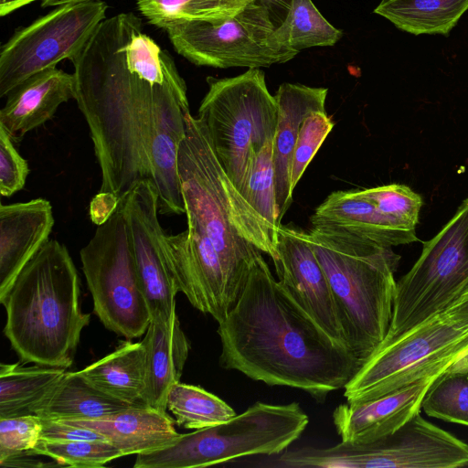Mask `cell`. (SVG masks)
Listing matches in <instances>:
<instances>
[{"instance_id":"obj_30","label":"cell","mask_w":468,"mask_h":468,"mask_svg":"<svg viewBox=\"0 0 468 468\" xmlns=\"http://www.w3.org/2000/svg\"><path fill=\"white\" fill-rule=\"evenodd\" d=\"M421 409L431 417L468 426V361L452 367L433 381Z\"/></svg>"},{"instance_id":"obj_23","label":"cell","mask_w":468,"mask_h":468,"mask_svg":"<svg viewBox=\"0 0 468 468\" xmlns=\"http://www.w3.org/2000/svg\"><path fill=\"white\" fill-rule=\"evenodd\" d=\"M137 405L117 399L92 386L79 371L65 372L33 410L42 420H96Z\"/></svg>"},{"instance_id":"obj_26","label":"cell","mask_w":468,"mask_h":468,"mask_svg":"<svg viewBox=\"0 0 468 468\" xmlns=\"http://www.w3.org/2000/svg\"><path fill=\"white\" fill-rule=\"evenodd\" d=\"M66 368L19 363L0 365V418L33 414L52 391Z\"/></svg>"},{"instance_id":"obj_10","label":"cell","mask_w":468,"mask_h":468,"mask_svg":"<svg viewBox=\"0 0 468 468\" xmlns=\"http://www.w3.org/2000/svg\"><path fill=\"white\" fill-rule=\"evenodd\" d=\"M278 462L295 468H458L468 465V444L419 413L376 441L302 447L285 451Z\"/></svg>"},{"instance_id":"obj_7","label":"cell","mask_w":468,"mask_h":468,"mask_svg":"<svg viewBox=\"0 0 468 468\" xmlns=\"http://www.w3.org/2000/svg\"><path fill=\"white\" fill-rule=\"evenodd\" d=\"M207 83L208 90L197 117L222 167L241 194L254 156L274 138L277 101L260 69L230 78L207 77Z\"/></svg>"},{"instance_id":"obj_21","label":"cell","mask_w":468,"mask_h":468,"mask_svg":"<svg viewBox=\"0 0 468 468\" xmlns=\"http://www.w3.org/2000/svg\"><path fill=\"white\" fill-rule=\"evenodd\" d=\"M142 342L145 349L143 401L148 407L166 411L168 391L180 381L190 343L176 314L168 320L152 318Z\"/></svg>"},{"instance_id":"obj_37","label":"cell","mask_w":468,"mask_h":468,"mask_svg":"<svg viewBox=\"0 0 468 468\" xmlns=\"http://www.w3.org/2000/svg\"><path fill=\"white\" fill-rule=\"evenodd\" d=\"M40 440L56 441H108L105 436L90 428L52 420H42Z\"/></svg>"},{"instance_id":"obj_25","label":"cell","mask_w":468,"mask_h":468,"mask_svg":"<svg viewBox=\"0 0 468 468\" xmlns=\"http://www.w3.org/2000/svg\"><path fill=\"white\" fill-rule=\"evenodd\" d=\"M468 10V0H382L374 13L412 35L447 36Z\"/></svg>"},{"instance_id":"obj_3","label":"cell","mask_w":468,"mask_h":468,"mask_svg":"<svg viewBox=\"0 0 468 468\" xmlns=\"http://www.w3.org/2000/svg\"><path fill=\"white\" fill-rule=\"evenodd\" d=\"M185 126L177 170L187 225L210 239L243 290L255 260L276 256L277 234L228 176L203 121L187 112Z\"/></svg>"},{"instance_id":"obj_11","label":"cell","mask_w":468,"mask_h":468,"mask_svg":"<svg viewBox=\"0 0 468 468\" xmlns=\"http://www.w3.org/2000/svg\"><path fill=\"white\" fill-rule=\"evenodd\" d=\"M80 257L93 311L103 325L127 339L144 335L151 314L139 284L121 202L112 216L98 226Z\"/></svg>"},{"instance_id":"obj_6","label":"cell","mask_w":468,"mask_h":468,"mask_svg":"<svg viewBox=\"0 0 468 468\" xmlns=\"http://www.w3.org/2000/svg\"><path fill=\"white\" fill-rule=\"evenodd\" d=\"M308 422L297 402H256L227 421L179 433L163 448L136 454L133 467H207L246 456L281 453L302 435Z\"/></svg>"},{"instance_id":"obj_8","label":"cell","mask_w":468,"mask_h":468,"mask_svg":"<svg viewBox=\"0 0 468 468\" xmlns=\"http://www.w3.org/2000/svg\"><path fill=\"white\" fill-rule=\"evenodd\" d=\"M468 361V323L442 312L381 344L346 385L348 403H362Z\"/></svg>"},{"instance_id":"obj_28","label":"cell","mask_w":468,"mask_h":468,"mask_svg":"<svg viewBox=\"0 0 468 468\" xmlns=\"http://www.w3.org/2000/svg\"><path fill=\"white\" fill-rule=\"evenodd\" d=\"M166 408L176 423L185 429H201L227 421L236 415L224 400L204 388L175 383L168 391Z\"/></svg>"},{"instance_id":"obj_13","label":"cell","mask_w":468,"mask_h":468,"mask_svg":"<svg viewBox=\"0 0 468 468\" xmlns=\"http://www.w3.org/2000/svg\"><path fill=\"white\" fill-rule=\"evenodd\" d=\"M102 0L69 3L16 30L0 52V97L34 74L71 59L106 18Z\"/></svg>"},{"instance_id":"obj_41","label":"cell","mask_w":468,"mask_h":468,"mask_svg":"<svg viewBox=\"0 0 468 468\" xmlns=\"http://www.w3.org/2000/svg\"><path fill=\"white\" fill-rule=\"evenodd\" d=\"M37 0H0V16H5ZM41 1V0H40Z\"/></svg>"},{"instance_id":"obj_29","label":"cell","mask_w":468,"mask_h":468,"mask_svg":"<svg viewBox=\"0 0 468 468\" xmlns=\"http://www.w3.org/2000/svg\"><path fill=\"white\" fill-rule=\"evenodd\" d=\"M254 0H136L148 22L164 29L189 20H212L233 16Z\"/></svg>"},{"instance_id":"obj_33","label":"cell","mask_w":468,"mask_h":468,"mask_svg":"<svg viewBox=\"0 0 468 468\" xmlns=\"http://www.w3.org/2000/svg\"><path fill=\"white\" fill-rule=\"evenodd\" d=\"M357 191L383 214L403 227L416 230L423 201L410 187L393 183Z\"/></svg>"},{"instance_id":"obj_34","label":"cell","mask_w":468,"mask_h":468,"mask_svg":"<svg viewBox=\"0 0 468 468\" xmlns=\"http://www.w3.org/2000/svg\"><path fill=\"white\" fill-rule=\"evenodd\" d=\"M334 126L335 122L327 115L326 111L312 112L304 117L292 159L290 185L292 193L308 165Z\"/></svg>"},{"instance_id":"obj_36","label":"cell","mask_w":468,"mask_h":468,"mask_svg":"<svg viewBox=\"0 0 468 468\" xmlns=\"http://www.w3.org/2000/svg\"><path fill=\"white\" fill-rule=\"evenodd\" d=\"M29 174L27 161L16 151L14 141L0 126V194L11 197L23 189Z\"/></svg>"},{"instance_id":"obj_5","label":"cell","mask_w":468,"mask_h":468,"mask_svg":"<svg viewBox=\"0 0 468 468\" xmlns=\"http://www.w3.org/2000/svg\"><path fill=\"white\" fill-rule=\"evenodd\" d=\"M309 239L346 344L363 365L388 334L400 256L391 247L334 227L313 226Z\"/></svg>"},{"instance_id":"obj_24","label":"cell","mask_w":468,"mask_h":468,"mask_svg":"<svg viewBox=\"0 0 468 468\" xmlns=\"http://www.w3.org/2000/svg\"><path fill=\"white\" fill-rule=\"evenodd\" d=\"M111 354L90 364L80 374L101 391L132 405L143 401L145 349L143 342L122 341Z\"/></svg>"},{"instance_id":"obj_32","label":"cell","mask_w":468,"mask_h":468,"mask_svg":"<svg viewBox=\"0 0 468 468\" xmlns=\"http://www.w3.org/2000/svg\"><path fill=\"white\" fill-rule=\"evenodd\" d=\"M31 455H44L58 465L75 468L103 467L123 456L122 452L109 441H56L39 440Z\"/></svg>"},{"instance_id":"obj_18","label":"cell","mask_w":468,"mask_h":468,"mask_svg":"<svg viewBox=\"0 0 468 468\" xmlns=\"http://www.w3.org/2000/svg\"><path fill=\"white\" fill-rule=\"evenodd\" d=\"M327 92V88L282 83L274 95L278 112L273 138V167L280 223L292 202L290 175L300 127L308 113L325 111Z\"/></svg>"},{"instance_id":"obj_31","label":"cell","mask_w":468,"mask_h":468,"mask_svg":"<svg viewBox=\"0 0 468 468\" xmlns=\"http://www.w3.org/2000/svg\"><path fill=\"white\" fill-rule=\"evenodd\" d=\"M241 195L277 234L280 222L276 203L273 167V140L254 156Z\"/></svg>"},{"instance_id":"obj_40","label":"cell","mask_w":468,"mask_h":468,"mask_svg":"<svg viewBox=\"0 0 468 468\" xmlns=\"http://www.w3.org/2000/svg\"><path fill=\"white\" fill-rule=\"evenodd\" d=\"M267 7L276 27L284 20L291 0H259Z\"/></svg>"},{"instance_id":"obj_9","label":"cell","mask_w":468,"mask_h":468,"mask_svg":"<svg viewBox=\"0 0 468 468\" xmlns=\"http://www.w3.org/2000/svg\"><path fill=\"white\" fill-rule=\"evenodd\" d=\"M467 287L468 197L444 227L423 243L419 259L396 282L392 318L381 344L444 312Z\"/></svg>"},{"instance_id":"obj_4","label":"cell","mask_w":468,"mask_h":468,"mask_svg":"<svg viewBox=\"0 0 468 468\" xmlns=\"http://www.w3.org/2000/svg\"><path fill=\"white\" fill-rule=\"evenodd\" d=\"M80 279L65 245L48 240L0 296L4 334L24 363L68 368L90 315L81 311Z\"/></svg>"},{"instance_id":"obj_12","label":"cell","mask_w":468,"mask_h":468,"mask_svg":"<svg viewBox=\"0 0 468 468\" xmlns=\"http://www.w3.org/2000/svg\"><path fill=\"white\" fill-rule=\"evenodd\" d=\"M275 28L267 7L254 0L233 16L181 21L164 30L176 51L197 66L260 69L298 54L272 40Z\"/></svg>"},{"instance_id":"obj_15","label":"cell","mask_w":468,"mask_h":468,"mask_svg":"<svg viewBox=\"0 0 468 468\" xmlns=\"http://www.w3.org/2000/svg\"><path fill=\"white\" fill-rule=\"evenodd\" d=\"M272 262L277 280L299 306L328 335L348 347L331 288L311 246L309 232L281 223Z\"/></svg>"},{"instance_id":"obj_20","label":"cell","mask_w":468,"mask_h":468,"mask_svg":"<svg viewBox=\"0 0 468 468\" xmlns=\"http://www.w3.org/2000/svg\"><path fill=\"white\" fill-rule=\"evenodd\" d=\"M311 223L338 228L388 247L418 240L415 229L405 228L383 214L357 189L332 192L315 208Z\"/></svg>"},{"instance_id":"obj_2","label":"cell","mask_w":468,"mask_h":468,"mask_svg":"<svg viewBox=\"0 0 468 468\" xmlns=\"http://www.w3.org/2000/svg\"><path fill=\"white\" fill-rule=\"evenodd\" d=\"M217 332L222 367L270 386L302 389L320 402L344 388L362 366L299 306L262 254Z\"/></svg>"},{"instance_id":"obj_19","label":"cell","mask_w":468,"mask_h":468,"mask_svg":"<svg viewBox=\"0 0 468 468\" xmlns=\"http://www.w3.org/2000/svg\"><path fill=\"white\" fill-rule=\"evenodd\" d=\"M75 98V77L57 67L29 77L8 95L0 111V126L13 141L50 120L58 107Z\"/></svg>"},{"instance_id":"obj_14","label":"cell","mask_w":468,"mask_h":468,"mask_svg":"<svg viewBox=\"0 0 468 468\" xmlns=\"http://www.w3.org/2000/svg\"><path fill=\"white\" fill-rule=\"evenodd\" d=\"M128 223L139 284L151 319H171L178 292L164 250L165 232L158 219V193L149 181L135 186L120 201Z\"/></svg>"},{"instance_id":"obj_42","label":"cell","mask_w":468,"mask_h":468,"mask_svg":"<svg viewBox=\"0 0 468 468\" xmlns=\"http://www.w3.org/2000/svg\"><path fill=\"white\" fill-rule=\"evenodd\" d=\"M82 1H90V0H41L42 7H55L58 5L69 4V3H76Z\"/></svg>"},{"instance_id":"obj_39","label":"cell","mask_w":468,"mask_h":468,"mask_svg":"<svg viewBox=\"0 0 468 468\" xmlns=\"http://www.w3.org/2000/svg\"><path fill=\"white\" fill-rule=\"evenodd\" d=\"M451 318L468 323V287L444 311Z\"/></svg>"},{"instance_id":"obj_17","label":"cell","mask_w":468,"mask_h":468,"mask_svg":"<svg viewBox=\"0 0 468 468\" xmlns=\"http://www.w3.org/2000/svg\"><path fill=\"white\" fill-rule=\"evenodd\" d=\"M54 225L52 206L35 198L0 206V296L14 279L49 240Z\"/></svg>"},{"instance_id":"obj_22","label":"cell","mask_w":468,"mask_h":468,"mask_svg":"<svg viewBox=\"0 0 468 468\" xmlns=\"http://www.w3.org/2000/svg\"><path fill=\"white\" fill-rule=\"evenodd\" d=\"M60 420L98 431L123 456L163 448L179 434L166 411L146 405L133 406L96 420Z\"/></svg>"},{"instance_id":"obj_27","label":"cell","mask_w":468,"mask_h":468,"mask_svg":"<svg viewBox=\"0 0 468 468\" xmlns=\"http://www.w3.org/2000/svg\"><path fill=\"white\" fill-rule=\"evenodd\" d=\"M341 37L342 31L323 16L312 0H291L284 20L271 36L277 45L298 52L334 46Z\"/></svg>"},{"instance_id":"obj_35","label":"cell","mask_w":468,"mask_h":468,"mask_svg":"<svg viewBox=\"0 0 468 468\" xmlns=\"http://www.w3.org/2000/svg\"><path fill=\"white\" fill-rule=\"evenodd\" d=\"M41 429L42 420L35 414L0 418V463L31 455L40 440Z\"/></svg>"},{"instance_id":"obj_38","label":"cell","mask_w":468,"mask_h":468,"mask_svg":"<svg viewBox=\"0 0 468 468\" xmlns=\"http://www.w3.org/2000/svg\"><path fill=\"white\" fill-rule=\"evenodd\" d=\"M120 200L112 192L99 191L90 200L89 215L93 224H104L116 211Z\"/></svg>"},{"instance_id":"obj_1","label":"cell","mask_w":468,"mask_h":468,"mask_svg":"<svg viewBox=\"0 0 468 468\" xmlns=\"http://www.w3.org/2000/svg\"><path fill=\"white\" fill-rule=\"evenodd\" d=\"M70 61L74 100L101 169L99 191L122 201L149 181L158 193L159 214H185L177 163L190 111L172 56L130 12L103 19Z\"/></svg>"},{"instance_id":"obj_16","label":"cell","mask_w":468,"mask_h":468,"mask_svg":"<svg viewBox=\"0 0 468 468\" xmlns=\"http://www.w3.org/2000/svg\"><path fill=\"white\" fill-rule=\"evenodd\" d=\"M440 375L369 401L337 406L333 421L341 441L367 443L394 433L420 413L427 391Z\"/></svg>"}]
</instances>
